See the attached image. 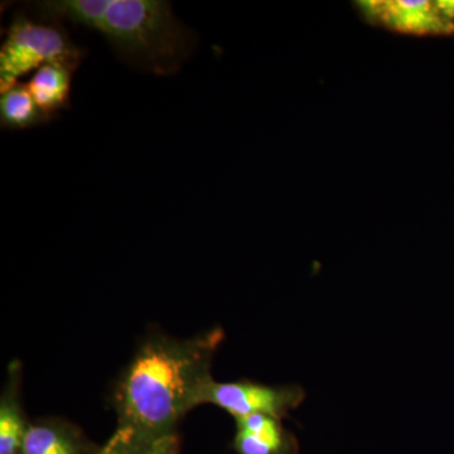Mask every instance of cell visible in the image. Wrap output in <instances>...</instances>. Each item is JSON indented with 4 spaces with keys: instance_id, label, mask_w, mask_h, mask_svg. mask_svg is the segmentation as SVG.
Wrapping results in <instances>:
<instances>
[{
    "instance_id": "cell-1",
    "label": "cell",
    "mask_w": 454,
    "mask_h": 454,
    "mask_svg": "<svg viewBox=\"0 0 454 454\" xmlns=\"http://www.w3.org/2000/svg\"><path fill=\"white\" fill-rule=\"evenodd\" d=\"M223 339L216 327L192 339L154 334L145 340L114 393L118 417L114 437L142 450L177 434L184 415L200 406L202 387L212 379V358Z\"/></svg>"
},
{
    "instance_id": "cell-2",
    "label": "cell",
    "mask_w": 454,
    "mask_h": 454,
    "mask_svg": "<svg viewBox=\"0 0 454 454\" xmlns=\"http://www.w3.org/2000/svg\"><path fill=\"white\" fill-rule=\"evenodd\" d=\"M35 9L42 20L101 33L128 65L160 76L178 71L195 49V35L164 0H46Z\"/></svg>"
},
{
    "instance_id": "cell-3",
    "label": "cell",
    "mask_w": 454,
    "mask_h": 454,
    "mask_svg": "<svg viewBox=\"0 0 454 454\" xmlns=\"http://www.w3.org/2000/svg\"><path fill=\"white\" fill-rule=\"evenodd\" d=\"M83 55L85 51L56 22H35L26 14H17L0 50V91L44 65L61 64L77 70Z\"/></svg>"
},
{
    "instance_id": "cell-4",
    "label": "cell",
    "mask_w": 454,
    "mask_h": 454,
    "mask_svg": "<svg viewBox=\"0 0 454 454\" xmlns=\"http://www.w3.org/2000/svg\"><path fill=\"white\" fill-rule=\"evenodd\" d=\"M304 399L306 393L300 385L271 387L252 380L217 382L212 378L202 387L199 404L219 406L235 419L265 414L283 420Z\"/></svg>"
},
{
    "instance_id": "cell-5",
    "label": "cell",
    "mask_w": 454,
    "mask_h": 454,
    "mask_svg": "<svg viewBox=\"0 0 454 454\" xmlns=\"http://www.w3.org/2000/svg\"><path fill=\"white\" fill-rule=\"evenodd\" d=\"M354 7L370 26L400 35L454 33V0H360Z\"/></svg>"
},
{
    "instance_id": "cell-6",
    "label": "cell",
    "mask_w": 454,
    "mask_h": 454,
    "mask_svg": "<svg viewBox=\"0 0 454 454\" xmlns=\"http://www.w3.org/2000/svg\"><path fill=\"white\" fill-rule=\"evenodd\" d=\"M236 420L232 448L238 454H300V442L282 420L253 414Z\"/></svg>"
},
{
    "instance_id": "cell-7",
    "label": "cell",
    "mask_w": 454,
    "mask_h": 454,
    "mask_svg": "<svg viewBox=\"0 0 454 454\" xmlns=\"http://www.w3.org/2000/svg\"><path fill=\"white\" fill-rule=\"evenodd\" d=\"M100 450L76 424L47 418L29 424L20 454H98Z\"/></svg>"
},
{
    "instance_id": "cell-8",
    "label": "cell",
    "mask_w": 454,
    "mask_h": 454,
    "mask_svg": "<svg viewBox=\"0 0 454 454\" xmlns=\"http://www.w3.org/2000/svg\"><path fill=\"white\" fill-rule=\"evenodd\" d=\"M20 364L13 361L8 367L7 384L0 397V454H20L31 424L20 400Z\"/></svg>"
},
{
    "instance_id": "cell-9",
    "label": "cell",
    "mask_w": 454,
    "mask_h": 454,
    "mask_svg": "<svg viewBox=\"0 0 454 454\" xmlns=\"http://www.w3.org/2000/svg\"><path fill=\"white\" fill-rule=\"evenodd\" d=\"M74 71L70 66L44 65L27 82L35 103L51 119H55L61 110L70 106L71 82Z\"/></svg>"
},
{
    "instance_id": "cell-10",
    "label": "cell",
    "mask_w": 454,
    "mask_h": 454,
    "mask_svg": "<svg viewBox=\"0 0 454 454\" xmlns=\"http://www.w3.org/2000/svg\"><path fill=\"white\" fill-rule=\"evenodd\" d=\"M52 121L33 98L27 83L17 82L0 98V124L5 129L23 130Z\"/></svg>"
},
{
    "instance_id": "cell-11",
    "label": "cell",
    "mask_w": 454,
    "mask_h": 454,
    "mask_svg": "<svg viewBox=\"0 0 454 454\" xmlns=\"http://www.w3.org/2000/svg\"><path fill=\"white\" fill-rule=\"evenodd\" d=\"M122 446L125 447L127 454H179L181 441H179L178 434H175L160 439V441L155 442L152 446L142 448V450H131V448L125 446L124 443H122Z\"/></svg>"
},
{
    "instance_id": "cell-12",
    "label": "cell",
    "mask_w": 454,
    "mask_h": 454,
    "mask_svg": "<svg viewBox=\"0 0 454 454\" xmlns=\"http://www.w3.org/2000/svg\"><path fill=\"white\" fill-rule=\"evenodd\" d=\"M98 454H127L125 447L122 446L121 442H119L115 437H110L106 442V446L101 447L100 453Z\"/></svg>"
}]
</instances>
